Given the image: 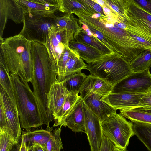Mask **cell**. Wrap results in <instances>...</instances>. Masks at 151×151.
Here are the masks:
<instances>
[{
    "instance_id": "cell-8",
    "label": "cell",
    "mask_w": 151,
    "mask_h": 151,
    "mask_svg": "<svg viewBox=\"0 0 151 151\" xmlns=\"http://www.w3.org/2000/svg\"><path fill=\"white\" fill-rule=\"evenodd\" d=\"M54 18L37 17L25 14L23 28L19 34L31 42L44 44L49 29L53 25Z\"/></svg>"
},
{
    "instance_id": "cell-36",
    "label": "cell",
    "mask_w": 151,
    "mask_h": 151,
    "mask_svg": "<svg viewBox=\"0 0 151 151\" xmlns=\"http://www.w3.org/2000/svg\"><path fill=\"white\" fill-rule=\"evenodd\" d=\"M7 121L3 103L0 98V131H6Z\"/></svg>"
},
{
    "instance_id": "cell-35",
    "label": "cell",
    "mask_w": 151,
    "mask_h": 151,
    "mask_svg": "<svg viewBox=\"0 0 151 151\" xmlns=\"http://www.w3.org/2000/svg\"><path fill=\"white\" fill-rule=\"evenodd\" d=\"M115 147L114 144L103 135L99 151H114Z\"/></svg>"
},
{
    "instance_id": "cell-24",
    "label": "cell",
    "mask_w": 151,
    "mask_h": 151,
    "mask_svg": "<svg viewBox=\"0 0 151 151\" xmlns=\"http://www.w3.org/2000/svg\"><path fill=\"white\" fill-rule=\"evenodd\" d=\"M132 122L135 135L149 151H151V124Z\"/></svg>"
},
{
    "instance_id": "cell-26",
    "label": "cell",
    "mask_w": 151,
    "mask_h": 151,
    "mask_svg": "<svg viewBox=\"0 0 151 151\" xmlns=\"http://www.w3.org/2000/svg\"><path fill=\"white\" fill-rule=\"evenodd\" d=\"M87 76L84 73L81 72L66 77L62 82L69 93L78 94Z\"/></svg>"
},
{
    "instance_id": "cell-27",
    "label": "cell",
    "mask_w": 151,
    "mask_h": 151,
    "mask_svg": "<svg viewBox=\"0 0 151 151\" xmlns=\"http://www.w3.org/2000/svg\"><path fill=\"white\" fill-rule=\"evenodd\" d=\"M81 98L80 95L74 93H69L67 95L57 119L54 122L53 127L59 126L60 122L70 113Z\"/></svg>"
},
{
    "instance_id": "cell-31",
    "label": "cell",
    "mask_w": 151,
    "mask_h": 151,
    "mask_svg": "<svg viewBox=\"0 0 151 151\" xmlns=\"http://www.w3.org/2000/svg\"><path fill=\"white\" fill-rule=\"evenodd\" d=\"M121 115L131 122L151 124V113L133 110H120Z\"/></svg>"
},
{
    "instance_id": "cell-30",
    "label": "cell",
    "mask_w": 151,
    "mask_h": 151,
    "mask_svg": "<svg viewBox=\"0 0 151 151\" xmlns=\"http://www.w3.org/2000/svg\"><path fill=\"white\" fill-rule=\"evenodd\" d=\"M91 8L82 0H58V10L63 13H73L76 11L86 10Z\"/></svg>"
},
{
    "instance_id": "cell-18",
    "label": "cell",
    "mask_w": 151,
    "mask_h": 151,
    "mask_svg": "<svg viewBox=\"0 0 151 151\" xmlns=\"http://www.w3.org/2000/svg\"><path fill=\"white\" fill-rule=\"evenodd\" d=\"M83 101L81 98L70 113L60 122L59 125L67 127L75 132L85 133Z\"/></svg>"
},
{
    "instance_id": "cell-3",
    "label": "cell",
    "mask_w": 151,
    "mask_h": 151,
    "mask_svg": "<svg viewBox=\"0 0 151 151\" xmlns=\"http://www.w3.org/2000/svg\"><path fill=\"white\" fill-rule=\"evenodd\" d=\"M0 57L8 72L30 82L33 73L31 42L19 34L0 39Z\"/></svg>"
},
{
    "instance_id": "cell-16",
    "label": "cell",
    "mask_w": 151,
    "mask_h": 151,
    "mask_svg": "<svg viewBox=\"0 0 151 151\" xmlns=\"http://www.w3.org/2000/svg\"><path fill=\"white\" fill-rule=\"evenodd\" d=\"M113 87L105 81L90 74L87 76L84 82L80 95L83 100L94 94H98L103 97L110 93Z\"/></svg>"
},
{
    "instance_id": "cell-1",
    "label": "cell",
    "mask_w": 151,
    "mask_h": 151,
    "mask_svg": "<svg viewBox=\"0 0 151 151\" xmlns=\"http://www.w3.org/2000/svg\"><path fill=\"white\" fill-rule=\"evenodd\" d=\"M109 7L110 10L107 12L103 9L99 13L92 9L79 10L73 13L78 17L81 27L88 29L92 36L112 53L130 62L138 54L139 44L127 30L125 11L121 14Z\"/></svg>"
},
{
    "instance_id": "cell-21",
    "label": "cell",
    "mask_w": 151,
    "mask_h": 151,
    "mask_svg": "<svg viewBox=\"0 0 151 151\" xmlns=\"http://www.w3.org/2000/svg\"><path fill=\"white\" fill-rule=\"evenodd\" d=\"M52 128L47 127L46 129H38L32 131H28L22 135V139L29 148L35 144H39L45 147L52 137Z\"/></svg>"
},
{
    "instance_id": "cell-13",
    "label": "cell",
    "mask_w": 151,
    "mask_h": 151,
    "mask_svg": "<svg viewBox=\"0 0 151 151\" xmlns=\"http://www.w3.org/2000/svg\"><path fill=\"white\" fill-rule=\"evenodd\" d=\"M0 98L3 102L7 121L6 132L17 142L21 134L19 113L2 87L0 85Z\"/></svg>"
},
{
    "instance_id": "cell-11",
    "label": "cell",
    "mask_w": 151,
    "mask_h": 151,
    "mask_svg": "<svg viewBox=\"0 0 151 151\" xmlns=\"http://www.w3.org/2000/svg\"><path fill=\"white\" fill-rule=\"evenodd\" d=\"M83 105L85 133L87 136L91 151H99L103 135L100 121L88 108L83 100Z\"/></svg>"
},
{
    "instance_id": "cell-12",
    "label": "cell",
    "mask_w": 151,
    "mask_h": 151,
    "mask_svg": "<svg viewBox=\"0 0 151 151\" xmlns=\"http://www.w3.org/2000/svg\"><path fill=\"white\" fill-rule=\"evenodd\" d=\"M127 30L145 49H151V28L130 13L125 6Z\"/></svg>"
},
{
    "instance_id": "cell-6",
    "label": "cell",
    "mask_w": 151,
    "mask_h": 151,
    "mask_svg": "<svg viewBox=\"0 0 151 151\" xmlns=\"http://www.w3.org/2000/svg\"><path fill=\"white\" fill-rule=\"evenodd\" d=\"M103 134L118 148L126 149L130 138L135 135L133 123L120 114H114L101 122Z\"/></svg>"
},
{
    "instance_id": "cell-34",
    "label": "cell",
    "mask_w": 151,
    "mask_h": 151,
    "mask_svg": "<svg viewBox=\"0 0 151 151\" xmlns=\"http://www.w3.org/2000/svg\"><path fill=\"white\" fill-rule=\"evenodd\" d=\"M17 143L13 138L6 132L0 131V151H9Z\"/></svg>"
},
{
    "instance_id": "cell-20",
    "label": "cell",
    "mask_w": 151,
    "mask_h": 151,
    "mask_svg": "<svg viewBox=\"0 0 151 151\" xmlns=\"http://www.w3.org/2000/svg\"><path fill=\"white\" fill-rule=\"evenodd\" d=\"M69 47L81 59L88 63L95 61L103 56L99 50L95 48L74 39L70 42Z\"/></svg>"
},
{
    "instance_id": "cell-38",
    "label": "cell",
    "mask_w": 151,
    "mask_h": 151,
    "mask_svg": "<svg viewBox=\"0 0 151 151\" xmlns=\"http://www.w3.org/2000/svg\"><path fill=\"white\" fill-rule=\"evenodd\" d=\"M139 6L151 14V0H134Z\"/></svg>"
},
{
    "instance_id": "cell-15",
    "label": "cell",
    "mask_w": 151,
    "mask_h": 151,
    "mask_svg": "<svg viewBox=\"0 0 151 151\" xmlns=\"http://www.w3.org/2000/svg\"><path fill=\"white\" fill-rule=\"evenodd\" d=\"M24 15L15 0H0V39L8 19L19 24L23 23Z\"/></svg>"
},
{
    "instance_id": "cell-10",
    "label": "cell",
    "mask_w": 151,
    "mask_h": 151,
    "mask_svg": "<svg viewBox=\"0 0 151 151\" xmlns=\"http://www.w3.org/2000/svg\"><path fill=\"white\" fill-rule=\"evenodd\" d=\"M24 14L37 17L55 18L58 0H15Z\"/></svg>"
},
{
    "instance_id": "cell-37",
    "label": "cell",
    "mask_w": 151,
    "mask_h": 151,
    "mask_svg": "<svg viewBox=\"0 0 151 151\" xmlns=\"http://www.w3.org/2000/svg\"><path fill=\"white\" fill-rule=\"evenodd\" d=\"M139 107H151V91L144 94L139 103Z\"/></svg>"
},
{
    "instance_id": "cell-33",
    "label": "cell",
    "mask_w": 151,
    "mask_h": 151,
    "mask_svg": "<svg viewBox=\"0 0 151 151\" xmlns=\"http://www.w3.org/2000/svg\"><path fill=\"white\" fill-rule=\"evenodd\" d=\"M61 127L55 128L52 132V137L44 147L47 151H61L63 148L60 137Z\"/></svg>"
},
{
    "instance_id": "cell-2",
    "label": "cell",
    "mask_w": 151,
    "mask_h": 151,
    "mask_svg": "<svg viewBox=\"0 0 151 151\" xmlns=\"http://www.w3.org/2000/svg\"><path fill=\"white\" fill-rule=\"evenodd\" d=\"M31 52L33 73L30 82L43 124L48 127L54 118L48 110L47 94L51 85L58 80L57 76L52 70L49 54L44 44L31 42Z\"/></svg>"
},
{
    "instance_id": "cell-17",
    "label": "cell",
    "mask_w": 151,
    "mask_h": 151,
    "mask_svg": "<svg viewBox=\"0 0 151 151\" xmlns=\"http://www.w3.org/2000/svg\"><path fill=\"white\" fill-rule=\"evenodd\" d=\"M144 94L110 93L102 97L101 100L116 110H131L139 107V103Z\"/></svg>"
},
{
    "instance_id": "cell-25",
    "label": "cell",
    "mask_w": 151,
    "mask_h": 151,
    "mask_svg": "<svg viewBox=\"0 0 151 151\" xmlns=\"http://www.w3.org/2000/svg\"><path fill=\"white\" fill-rule=\"evenodd\" d=\"M73 39L90 45L99 50L103 56L112 54L111 51L92 36H89L82 29Z\"/></svg>"
},
{
    "instance_id": "cell-23",
    "label": "cell",
    "mask_w": 151,
    "mask_h": 151,
    "mask_svg": "<svg viewBox=\"0 0 151 151\" xmlns=\"http://www.w3.org/2000/svg\"><path fill=\"white\" fill-rule=\"evenodd\" d=\"M132 72L137 73L150 70L151 67V49L140 53L129 63Z\"/></svg>"
},
{
    "instance_id": "cell-44",
    "label": "cell",
    "mask_w": 151,
    "mask_h": 151,
    "mask_svg": "<svg viewBox=\"0 0 151 151\" xmlns=\"http://www.w3.org/2000/svg\"><path fill=\"white\" fill-rule=\"evenodd\" d=\"M28 151H34V148L33 146L28 148Z\"/></svg>"
},
{
    "instance_id": "cell-29",
    "label": "cell",
    "mask_w": 151,
    "mask_h": 151,
    "mask_svg": "<svg viewBox=\"0 0 151 151\" xmlns=\"http://www.w3.org/2000/svg\"><path fill=\"white\" fill-rule=\"evenodd\" d=\"M0 85L3 88L14 106L17 108L10 74L7 71L4 63L1 61H0Z\"/></svg>"
},
{
    "instance_id": "cell-28",
    "label": "cell",
    "mask_w": 151,
    "mask_h": 151,
    "mask_svg": "<svg viewBox=\"0 0 151 151\" xmlns=\"http://www.w3.org/2000/svg\"><path fill=\"white\" fill-rule=\"evenodd\" d=\"M87 66L83 60L73 50L66 64L65 78L70 75L81 72L83 69H86Z\"/></svg>"
},
{
    "instance_id": "cell-4",
    "label": "cell",
    "mask_w": 151,
    "mask_h": 151,
    "mask_svg": "<svg viewBox=\"0 0 151 151\" xmlns=\"http://www.w3.org/2000/svg\"><path fill=\"white\" fill-rule=\"evenodd\" d=\"M21 128L29 131L43 124L33 92L28 82L10 74Z\"/></svg>"
},
{
    "instance_id": "cell-43",
    "label": "cell",
    "mask_w": 151,
    "mask_h": 151,
    "mask_svg": "<svg viewBox=\"0 0 151 151\" xmlns=\"http://www.w3.org/2000/svg\"><path fill=\"white\" fill-rule=\"evenodd\" d=\"M114 151H128L126 150V149H123L118 148L116 147H114Z\"/></svg>"
},
{
    "instance_id": "cell-19",
    "label": "cell",
    "mask_w": 151,
    "mask_h": 151,
    "mask_svg": "<svg viewBox=\"0 0 151 151\" xmlns=\"http://www.w3.org/2000/svg\"><path fill=\"white\" fill-rule=\"evenodd\" d=\"M103 96L93 94L83 100L88 108L99 118L101 122L116 113V109L101 100Z\"/></svg>"
},
{
    "instance_id": "cell-14",
    "label": "cell",
    "mask_w": 151,
    "mask_h": 151,
    "mask_svg": "<svg viewBox=\"0 0 151 151\" xmlns=\"http://www.w3.org/2000/svg\"><path fill=\"white\" fill-rule=\"evenodd\" d=\"M69 93L62 81L58 80L51 85L47 94V105L49 114L54 118V122L57 120Z\"/></svg>"
},
{
    "instance_id": "cell-32",
    "label": "cell",
    "mask_w": 151,
    "mask_h": 151,
    "mask_svg": "<svg viewBox=\"0 0 151 151\" xmlns=\"http://www.w3.org/2000/svg\"><path fill=\"white\" fill-rule=\"evenodd\" d=\"M125 5L128 11L134 16L151 23V14L139 6L134 0H125Z\"/></svg>"
},
{
    "instance_id": "cell-5",
    "label": "cell",
    "mask_w": 151,
    "mask_h": 151,
    "mask_svg": "<svg viewBox=\"0 0 151 151\" xmlns=\"http://www.w3.org/2000/svg\"><path fill=\"white\" fill-rule=\"evenodd\" d=\"M90 75L100 78L113 86L132 73L129 63L121 56L114 54L103 56L87 64Z\"/></svg>"
},
{
    "instance_id": "cell-9",
    "label": "cell",
    "mask_w": 151,
    "mask_h": 151,
    "mask_svg": "<svg viewBox=\"0 0 151 151\" xmlns=\"http://www.w3.org/2000/svg\"><path fill=\"white\" fill-rule=\"evenodd\" d=\"M74 34L63 29H56L52 26L49 29L48 37L44 44L47 50L51 63L56 62L70 42L73 39Z\"/></svg>"
},
{
    "instance_id": "cell-22",
    "label": "cell",
    "mask_w": 151,
    "mask_h": 151,
    "mask_svg": "<svg viewBox=\"0 0 151 151\" xmlns=\"http://www.w3.org/2000/svg\"><path fill=\"white\" fill-rule=\"evenodd\" d=\"M78 22V19L73 13H65L61 16H56L54 18L53 25L57 29H65L72 32L74 34V38L81 29Z\"/></svg>"
},
{
    "instance_id": "cell-39",
    "label": "cell",
    "mask_w": 151,
    "mask_h": 151,
    "mask_svg": "<svg viewBox=\"0 0 151 151\" xmlns=\"http://www.w3.org/2000/svg\"><path fill=\"white\" fill-rule=\"evenodd\" d=\"M134 110L139 111L151 113V107H138L132 109Z\"/></svg>"
},
{
    "instance_id": "cell-7",
    "label": "cell",
    "mask_w": 151,
    "mask_h": 151,
    "mask_svg": "<svg viewBox=\"0 0 151 151\" xmlns=\"http://www.w3.org/2000/svg\"><path fill=\"white\" fill-rule=\"evenodd\" d=\"M151 91V74L150 70L132 72L113 86L110 93L140 94Z\"/></svg>"
},
{
    "instance_id": "cell-42",
    "label": "cell",
    "mask_w": 151,
    "mask_h": 151,
    "mask_svg": "<svg viewBox=\"0 0 151 151\" xmlns=\"http://www.w3.org/2000/svg\"><path fill=\"white\" fill-rule=\"evenodd\" d=\"M20 151H28V148L22 139L21 142Z\"/></svg>"
},
{
    "instance_id": "cell-40",
    "label": "cell",
    "mask_w": 151,
    "mask_h": 151,
    "mask_svg": "<svg viewBox=\"0 0 151 151\" xmlns=\"http://www.w3.org/2000/svg\"><path fill=\"white\" fill-rule=\"evenodd\" d=\"M32 146L34 151H47L44 147L39 144H35Z\"/></svg>"
},
{
    "instance_id": "cell-41",
    "label": "cell",
    "mask_w": 151,
    "mask_h": 151,
    "mask_svg": "<svg viewBox=\"0 0 151 151\" xmlns=\"http://www.w3.org/2000/svg\"><path fill=\"white\" fill-rule=\"evenodd\" d=\"M21 144L18 142L15 144L11 148L9 151H20Z\"/></svg>"
}]
</instances>
